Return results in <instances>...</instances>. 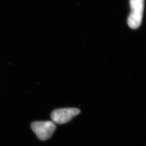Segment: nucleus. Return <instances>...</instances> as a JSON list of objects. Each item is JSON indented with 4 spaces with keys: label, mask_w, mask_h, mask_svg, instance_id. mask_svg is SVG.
<instances>
[{
    "label": "nucleus",
    "mask_w": 146,
    "mask_h": 146,
    "mask_svg": "<svg viewBox=\"0 0 146 146\" xmlns=\"http://www.w3.org/2000/svg\"><path fill=\"white\" fill-rule=\"evenodd\" d=\"M131 11L128 24L131 29H137L141 25L144 9V0H130Z\"/></svg>",
    "instance_id": "f257e3e1"
},
{
    "label": "nucleus",
    "mask_w": 146,
    "mask_h": 146,
    "mask_svg": "<svg viewBox=\"0 0 146 146\" xmlns=\"http://www.w3.org/2000/svg\"><path fill=\"white\" fill-rule=\"evenodd\" d=\"M31 128L40 140L45 141L51 137L56 127L52 121H46L34 122L31 123Z\"/></svg>",
    "instance_id": "f03ea898"
},
{
    "label": "nucleus",
    "mask_w": 146,
    "mask_h": 146,
    "mask_svg": "<svg viewBox=\"0 0 146 146\" xmlns=\"http://www.w3.org/2000/svg\"><path fill=\"white\" fill-rule=\"evenodd\" d=\"M80 110L76 108H67L54 110L51 114V119L54 123L64 124L69 122L78 115Z\"/></svg>",
    "instance_id": "7ed1b4c3"
}]
</instances>
